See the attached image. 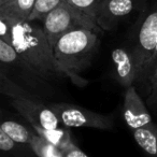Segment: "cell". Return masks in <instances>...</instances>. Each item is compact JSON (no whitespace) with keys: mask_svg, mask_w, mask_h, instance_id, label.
Instances as JSON below:
<instances>
[{"mask_svg":"<svg viewBox=\"0 0 157 157\" xmlns=\"http://www.w3.org/2000/svg\"><path fill=\"white\" fill-rule=\"evenodd\" d=\"M111 58L115 66V78L117 83L125 88L132 86L139 78V69L130 48H116L112 51Z\"/></svg>","mask_w":157,"mask_h":157,"instance_id":"obj_10","label":"cell"},{"mask_svg":"<svg viewBox=\"0 0 157 157\" xmlns=\"http://www.w3.org/2000/svg\"><path fill=\"white\" fill-rule=\"evenodd\" d=\"M150 2L151 0H101L96 22L101 30L111 31L127 16L143 12Z\"/></svg>","mask_w":157,"mask_h":157,"instance_id":"obj_8","label":"cell"},{"mask_svg":"<svg viewBox=\"0 0 157 157\" xmlns=\"http://www.w3.org/2000/svg\"><path fill=\"white\" fill-rule=\"evenodd\" d=\"M123 116L130 131L142 128L153 122L141 96L133 85L126 88L125 92Z\"/></svg>","mask_w":157,"mask_h":157,"instance_id":"obj_9","label":"cell"},{"mask_svg":"<svg viewBox=\"0 0 157 157\" xmlns=\"http://www.w3.org/2000/svg\"><path fill=\"white\" fill-rule=\"evenodd\" d=\"M156 66H157V44H156V46H155L154 51H153L152 55L148 57V59L146 60V63H144V66H143V68H142L141 72H140V75H139V78H138L137 82H140V83H141L144 78L147 76V74L150 73V72L152 71Z\"/></svg>","mask_w":157,"mask_h":157,"instance_id":"obj_20","label":"cell"},{"mask_svg":"<svg viewBox=\"0 0 157 157\" xmlns=\"http://www.w3.org/2000/svg\"><path fill=\"white\" fill-rule=\"evenodd\" d=\"M78 28L92 29L97 33L101 30L94 18L76 10L66 1L43 20L44 33L53 48L65 33Z\"/></svg>","mask_w":157,"mask_h":157,"instance_id":"obj_5","label":"cell"},{"mask_svg":"<svg viewBox=\"0 0 157 157\" xmlns=\"http://www.w3.org/2000/svg\"><path fill=\"white\" fill-rule=\"evenodd\" d=\"M0 151L3 154L12 155L13 157H36L30 147L26 150L25 144H20L0 130Z\"/></svg>","mask_w":157,"mask_h":157,"instance_id":"obj_14","label":"cell"},{"mask_svg":"<svg viewBox=\"0 0 157 157\" xmlns=\"http://www.w3.org/2000/svg\"><path fill=\"white\" fill-rule=\"evenodd\" d=\"M0 130L7 133L15 142L20 144H25V145H29L35 138V136L37 135V132L33 130V127L30 129L24 125L20 124V123L15 122V121L11 120L3 121L1 123V126H0Z\"/></svg>","mask_w":157,"mask_h":157,"instance_id":"obj_13","label":"cell"},{"mask_svg":"<svg viewBox=\"0 0 157 157\" xmlns=\"http://www.w3.org/2000/svg\"><path fill=\"white\" fill-rule=\"evenodd\" d=\"M136 143L150 157H157V125L154 122L131 131Z\"/></svg>","mask_w":157,"mask_h":157,"instance_id":"obj_11","label":"cell"},{"mask_svg":"<svg viewBox=\"0 0 157 157\" xmlns=\"http://www.w3.org/2000/svg\"><path fill=\"white\" fill-rule=\"evenodd\" d=\"M36 0H13L7 7L1 8L0 12H6L21 21H29Z\"/></svg>","mask_w":157,"mask_h":157,"instance_id":"obj_15","label":"cell"},{"mask_svg":"<svg viewBox=\"0 0 157 157\" xmlns=\"http://www.w3.org/2000/svg\"><path fill=\"white\" fill-rule=\"evenodd\" d=\"M63 157H88V155L85 154L78 145L72 143L67 150L63 151Z\"/></svg>","mask_w":157,"mask_h":157,"instance_id":"obj_21","label":"cell"},{"mask_svg":"<svg viewBox=\"0 0 157 157\" xmlns=\"http://www.w3.org/2000/svg\"><path fill=\"white\" fill-rule=\"evenodd\" d=\"M48 107L57 115L60 124L67 128L110 130L114 127V118L112 115H105L66 102H51L48 103Z\"/></svg>","mask_w":157,"mask_h":157,"instance_id":"obj_7","label":"cell"},{"mask_svg":"<svg viewBox=\"0 0 157 157\" xmlns=\"http://www.w3.org/2000/svg\"><path fill=\"white\" fill-rule=\"evenodd\" d=\"M0 73H3L17 85L26 88L40 98H51L55 88L31 63L26 61L11 44L0 39Z\"/></svg>","mask_w":157,"mask_h":157,"instance_id":"obj_4","label":"cell"},{"mask_svg":"<svg viewBox=\"0 0 157 157\" xmlns=\"http://www.w3.org/2000/svg\"><path fill=\"white\" fill-rule=\"evenodd\" d=\"M0 39L11 44L20 56L31 63L48 81L61 80L66 76L55 59L53 46L44 33L43 27L0 12Z\"/></svg>","mask_w":157,"mask_h":157,"instance_id":"obj_1","label":"cell"},{"mask_svg":"<svg viewBox=\"0 0 157 157\" xmlns=\"http://www.w3.org/2000/svg\"><path fill=\"white\" fill-rule=\"evenodd\" d=\"M33 128L40 137H42L44 140L61 151L67 150L72 143H74L71 137V132L69 130L70 128H67L65 126H60L55 129H45L39 126H35Z\"/></svg>","mask_w":157,"mask_h":157,"instance_id":"obj_12","label":"cell"},{"mask_svg":"<svg viewBox=\"0 0 157 157\" xmlns=\"http://www.w3.org/2000/svg\"><path fill=\"white\" fill-rule=\"evenodd\" d=\"M29 146L36 157H63V151L51 144L38 133L35 136Z\"/></svg>","mask_w":157,"mask_h":157,"instance_id":"obj_16","label":"cell"},{"mask_svg":"<svg viewBox=\"0 0 157 157\" xmlns=\"http://www.w3.org/2000/svg\"><path fill=\"white\" fill-rule=\"evenodd\" d=\"M0 93L10 100V105L31 125L45 129L63 126L57 115L43 99L17 85L6 74L0 73Z\"/></svg>","mask_w":157,"mask_h":157,"instance_id":"obj_3","label":"cell"},{"mask_svg":"<svg viewBox=\"0 0 157 157\" xmlns=\"http://www.w3.org/2000/svg\"><path fill=\"white\" fill-rule=\"evenodd\" d=\"M65 0H36L29 21H43L53 10H55Z\"/></svg>","mask_w":157,"mask_h":157,"instance_id":"obj_17","label":"cell"},{"mask_svg":"<svg viewBox=\"0 0 157 157\" xmlns=\"http://www.w3.org/2000/svg\"><path fill=\"white\" fill-rule=\"evenodd\" d=\"M157 44V0H151L147 8L139 14L133 25L131 50L139 69V75L144 63L152 55Z\"/></svg>","mask_w":157,"mask_h":157,"instance_id":"obj_6","label":"cell"},{"mask_svg":"<svg viewBox=\"0 0 157 157\" xmlns=\"http://www.w3.org/2000/svg\"><path fill=\"white\" fill-rule=\"evenodd\" d=\"M12 1H13V0H0V9H1V8L7 7V6L10 5Z\"/></svg>","mask_w":157,"mask_h":157,"instance_id":"obj_22","label":"cell"},{"mask_svg":"<svg viewBox=\"0 0 157 157\" xmlns=\"http://www.w3.org/2000/svg\"><path fill=\"white\" fill-rule=\"evenodd\" d=\"M98 45L97 31L78 28L65 33L53 48L59 68L76 86L82 87L87 84L81 73L90 66Z\"/></svg>","mask_w":157,"mask_h":157,"instance_id":"obj_2","label":"cell"},{"mask_svg":"<svg viewBox=\"0 0 157 157\" xmlns=\"http://www.w3.org/2000/svg\"><path fill=\"white\" fill-rule=\"evenodd\" d=\"M147 87V103L150 105H157V66L147 74L145 78L141 82Z\"/></svg>","mask_w":157,"mask_h":157,"instance_id":"obj_19","label":"cell"},{"mask_svg":"<svg viewBox=\"0 0 157 157\" xmlns=\"http://www.w3.org/2000/svg\"><path fill=\"white\" fill-rule=\"evenodd\" d=\"M65 1L96 21L97 9L101 0H65Z\"/></svg>","mask_w":157,"mask_h":157,"instance_id":"obj_18","label":"cell"}]
</instances>
